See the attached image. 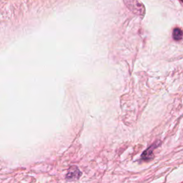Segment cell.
Segmentation results:
<instances>
[{
  "label": "cell",
  "instance_id": "7a4b0ae2",
  "mask_svg": "<svg viewBox=\"0 0 183 183\" xmlns=\"http://www.w3.org/2000/svg\"><path fill=\"white\" fill-rule=\"evenodd\" d=\"M80 175H81V172H80L79 169H77V167H72V168L68 171L67 175V179L70 180H76V179L79 178Z\"/></svg>",
  "mask_w": 183,
  "mask_h": 183
},
{
  "label": "cell",
  "instance_id": "6da1fadb",
  "mask_svg": "<svg viewBox=\"0 0 183 183\" xmlns=\"http://www.w3.org/2000/svg\"><path fill=\"white\" fill-rule=\"evenodd\" d=\"M125 5L134 13L137 14H144V6L139 2L138 0H125Z\"/></svg>",
  "mask_w": 183,
  "mask_h": 183
},
{
  "label": "cell",
  "instance_id": "3957f363",
  "mask_svg": "<svg viewBox=\"0 0 183 183\" xmlns=\"http://www.w3.org/2000/svg\"><path fill=\"white\" fill-rule=\"evenodd\" d=\"M173 38L176 41H180L182 38V32L180 28H175L173 31Z\"/></svg>",
  "mask_w": 183,
  "mask_h": 183
},
{
  "label": "cell",
  "instance_id": "277c9868",
  "mask_svg": "<svg viewBox=\"0 0 183 183\" xmlns=\"http://www.w3.org/2000/svg\"><path fill=\"white\" fill-rule=\"evenodd\" d=\"M152 157H153V153H152V148H148V150H147L142 155V157L143 159L146 160L151 159Z\"/></svg>",
  "mask_w": 183,
  "mask_h": 183
}]
</instances>
